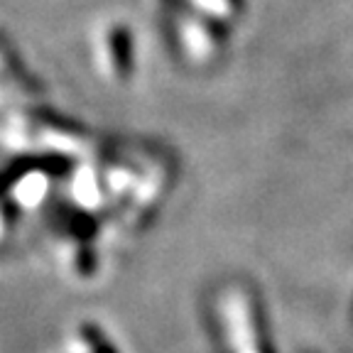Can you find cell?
I'll return each instance as SVG.
<instances>
[{"mask_svg": "<svg viewBox=\"0 0 353 353\" xmlns=\"http://www.w3.org/2000/svg\"><path fill=\"white\" fill-rule=\"evenodd\" d=\"M0 143L17 150L22 157L86 160L94 140L77 123L47 110L8 108L0 118Z\"/></svg>", "mask_w": 353, "mask_h": 353, "instance_id": "1", "label": "cell"}, {"mask_svg": "<svg viewBox=\"0 0 353 353\" xmlns=\"http://www.w3.org/2000/svg\"><path fill=\"white\" fill-rule=\"evenodd\" d=\"M96 69L110 81H121L130 69V34L123 25L110 22L96 32L94 37Z\"/></svg>", "mask_w": 353, "mask_h": 353, "instance_id": "2", "label": "cell"}, {"mask_svg": "<svg viewBox=\"0 0 353 353\" xmlns=\"http://www.w3.org/2000/svg\"><path fill=\"white\" fill-rule=\"evenodd\" d=\"M0 83L3 86L15 88L17 94H34V81L22 64L17 61V57L12 54V50L0 39Z\"/></svg>", "mask_w": 353, "mask_h": 353, "instance_id": "3", "label": "cell"}]
</instances>
